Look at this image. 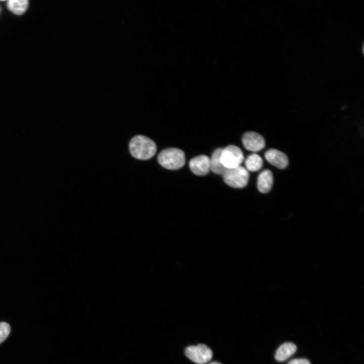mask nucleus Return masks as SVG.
Listing matches in <instances>:
<instances>
[{"instance_id": "obj_2", "label": "nucleus", "mask_w": 364, "mask_h": 364, "mask_svg": "<svg viewBox=\"0 0 364 364\" xmlns=\"http://www.w3.org/2000/svg\"><path fill=\"white\" fill-rule=\"evenodd\" d=\"M157 160L163 167L170 170L178 169L185 163V155L180 149L169 148L162 150L158 155Z\"/></svg>"}, {"instance_id": "obj_4", "label": "nucleus", "mask_w": 364, "mask_h": 364, "mask_svg": "<svg viewBox=\"0 0 364 364\" xmlns=\"http://www.w3.org/2000/svg\"><path fill=\"white\" fill-rule=\"evenodd\" d=\"M244 159L243 152L236 146L229 145L222 149L221 160L223 165L226 169L240 166L243 162Z\"/></svg>"}, {"instance_id": "obj_12", "label": "nucleus", "mask_w": 364, "mask_h": 364, "mask_svg": "<svg viewBox=\"0 0 364 364\" xmlns=\"http://www.w3.org/2000/svg\"><path fill=\"white\" fill-rule=\"evenodd\" d=\"M263 160L258 154L253 153L247 157L245 161V168L248 171L255 172L260 170L263 165Z\"/></svg>"}, {"instance_id": "obj_16", "label": "nucleus", "mask_w": 364, "mask_h": 364, "mask_svg": "<svg viewBox=\"0 0 364 364\" xmlns=\"http://www.w3.org/2000/svg\"><path fill=\"white\" fill-rule=\"evenodd\" d=\"M208 364H221V363L219 362H217V361H213Z\"/></svg>"}, {"instance_id": "obj_10", "label": "nucleus", "mask_w": 364, "mask_h": 364, "mask_svg": "<svg viewBox=\"0 0 364 364\" xmlns=\"http://www.w3.org/2000/svg\"><path fill=\"white\" fill-rule=\"evenodd\" d=\"M297 349L296 345L291 342H286L277 349L275 353V359L279 361L287 360L293 355Z\"/></svg>"}, {"instance_id": "obj_3", "label": "nucleus", "mask_w": 364, "mask_h": 364, "mask_svg": "<svg viewBox=\"0 0 364 364\" xmlns=\"http://www.w3.org/2000/svg\"><path fill=\"white\" fill-rule=\"evenodd\" d=\"M222 176L226 184L235 188L245 187L248 184L249 177L248 171L241 165L226 169Z\"/></svg>"}, {"instance_id": "obj_8", "label": "nucleus", "mask_w": 364, "mask_h": 364, "mask_svg": "<svg viewBox=\"0 0 364 364\" xmlns=\"http://www.w3.org/2000/svg\"><path fill=\"white\" fill-rule=\"evenodd\" d=\"M266 160L272 165L280 169H284L288 165L287 156L277 149H269L264 154Z\"/></svg>"}, {"instance_id": "obj_11", "label": "nucleus", "mask_w": 364, "mask_h": 364, "mask_svg": "<svg viewBox=\"0 0 364 364\" xmlns=\"http://www.w3.org/2000/svg\"><path fill=\"white\" fill-rule=\"evenodd\" d=\"M222 148L216 149L209 158L210 170L214 173L222 175L226 168L223 165L221 160V153Z\"/></svg>"}, {"instance_id": "obj_9", "label": "nucleus", "mask_w": 364, "mask_h": 364, "mask_svg": "<svg viewBox=\"0 0 364 364\" xmlns=\"http://www.w3.org/2000/svg\"><path fill=\"white\" fill-rule=\"evenodd\" d=\"M273 175L271 171L265 169L258 175L257 187L259 192L266 193L269 192L273 185Z\"/></svg>"}, {"instance_id": "obj_5", "label": "nucleus", "mask_w": 364, "mask_h": 364, "mask_svg": "<svg viewBox=\"0 0 364 364\" xmlns=\"http://www.w3.org/2000/svg\"><path fill=\"white\" fill-rule=\"evenodd\" d=\"M185 354L190 360L198 364H205L212 357L211 349L202 344L187 347Z\"/></svg>"}, {"instance_id": "obj_1", "label": "nucleus", "mask_w": 364, "mask_h": 364, "mask_svg": "<svg viewBox=\"0 0 364 364\" xmlns=\"http://www.w3.org/2000/svg\"><path fill=\"white\" fill-rule=\"evenodd\" d=\"M131 155L140 160H148L153 157L157 150L156 145L149 138L138 135L131 139L129 145Z\"/></svg>"}, {"instance_id": "obj_13", "label": "nucleus", "mask_w": 364, "mask_h": 364, "mask_svg": "<svg viewBox=\"0 0 364 364\" xmlns=\"http://www.w3.org/2000/svg\"><path fill=\"white\" fill-rule=\"evenodd\" d=\"M28 5L27 0H10L7 2L9 10L16 15H21L26 10Z\"/></svg>"}, {"instance_id": "obj_15", "label": "nucleus", "mask_w": 364, "mask_h": 364, "mask_svg": "<svg viewBox=\"0 0 364 364\" xmlns=\"http://www.w3.org/2000/svg\"><path fill=\"white\" fill-rule=\"evenodd\" d=\"M287 364H310V362L305 358H296L290 360Z\"/></svg>"}, {"instance_id": "obj_6", "label": "nucleus", "mask_w": 364, "mask_h": 364, "mask_svg": "<svg viewBox=\"0 0 364 364\" xmlns=\"http://www.w3.org/2000/svg\"><path fill=\"white\" fill-rule=\"evenodd\" d=\"M242 143L246 149L252 152H258L263 149L265 145L263 138L253 131L247 132L243 135Z\"/></svg>"}, {"instance_id": "obj_7", "label": "nucleus", "mask_w": 364, "mask_h": 364, "mask_svg": "<svg viewBox=\"0 0 364 364\" xmlns=\"http://www.w3.org/2000/svg\"><path fill=\"white\" fill-rule=\"evenodd\" d=\"M189 165L194 174L198 175H206L210 170L209 158L205 155L196 156L190 161Z\"/></svg>"}, {"instance_id": "obj_14", "label": "nucleus", "mask_w": 364, "mask_h": 364, "mask_svg": "<svg viewBox=\"0 0 364 364\" xmlns=\"http://www.w3.org/2000/svg\"><path fill=\"white\" fill-rule=\"evenodd\" d=\"M10 331L9 324L6 322L0 323V344L8 337Z\"/></svg>"}]
</instances>
